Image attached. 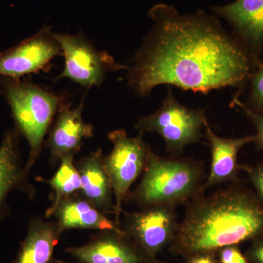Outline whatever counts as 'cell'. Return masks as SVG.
<instances>
[{"instance_id":"6","label":"cell","mask_w":263,"mask_h":263,"mask_svg":"<svg viewBox=\"0 0 263 263\" xmlns=\"http://www.w3.org/2000/svg\"><path fill=\"white\" fill-rule=\"evenodd\" d=\"M141 133L128 136L124 129H116L108 134L113 148L104 157V165L113 187L115 223L120 224L123 203L127 200L133 183L143 174L152 150Z\"/></svg>"},{"instance_id":"7","label":"cell","mask_w":263,"mask_h":263,"mask_svg":"<svg viewBox=\"0 0 263 263\" xmlns=\"http://www.w3.org/2000/svg\"><path fill=\"white\" fill-rule=\"evenodd\" d=\"M65 57V67L57 80L69 79L84 87H100L109 72L129 69L108 52L98 51L82 33H54Z\"/></svg>"},{"instance_id":"10","label":"cell","mask_w":263,"mask_h":263,"mask_svg":"<svg viewBox=\"0 0 263 263\" xmlns=\"http://www.w3.org/2000/svg\"><path fill=\"white\" fill-rule=\"evenodd\" d=\"M212 10L233 27L235 37L257 66L263 57V0H235Z\"/></svg>"},{"instance_id":"22","label":"cell","mask_w":263,"mask_h":263,"mask_svg":"<svg viewBox=\"0 0 263 263\" xmlns=\"http://www.w3.org/2000/svg\"><path fill=\"white\" fill-rule=\"evenodd\" d=\"M219 260L221 263H249L239 249L233 246L220 249Z\"/></svg>"},{"instance_id":"5","label":"cell","mask_w":263,"mask_h":263,"mask_svg":"<svg viewBox=\"0 0 263 263\" xmlns=\"http://www.w3.org/2000/svg\"><path fill=\"white\" fill-rule=\"evenodd\" d=\"M208 121L203 110L188 108L175 98L172 89L157 111L140 117L135 126L140 133H157L173 156L182 153L185 147L198 143L203 137Z\"/></svg>"},{"instance_id":"4","label":"cell","mask_w":263,"mask_h":263,"mask_svg":"<svg viewBox=\"0 0 263 263\" xmlns=\"http://www.w3.org/2000/svg\"><path fill=\"white\" fill-rule=\"evenodd\" d=\"M142 176L132 194L142 209L159 205L176 208L204 193L202 166L188 159L162 157L152 151Z\"/></svg>"},{"instance_id":"16","label":"cell","mask_w":263,"mask_h":263,"mask_svg":"<svg viewBox=\"0 0 263 263\" xmlns=\"http://www.w3.org/2000/svg\"><path fill=\"white\" fill-rule=\"evenodd\" d=\"M19 135L16 128L8 130L0 145V218L7 212L6 200L10 192L18 190L29 195L35 194L27 181L28 173L21 164Z\"/></svg>"},{"instance_id":"8","label":"cell","mask_w":263,"mask_h":263,"mask_svg":"<svg viewBox=\"0 0 263 263\" xmlns=\"http://www.w3.org/2000/svg\"><path fill=\"white\" fill-rule=\"evenodd\" d=\"M179 224L176 207L159 205L126 214L122 229L148 258L174 240Z\"/></svg>"},{"instance_id":"20","label":"cell","mask_w":263,"mask_h":263,"mask_svg":"<svg viewBox=\"0 0 263 263\" xmlns=\"http://www.w3.org/2000/svg\"><path fill=\"white\" fill-rule=\"evenodd\" d=\"M232 105L237 107L253 123L256 129L254 143L258 150H263V114L254 111L240 101L238 97L233 98Z\"/></svg>"},{"instance_id":"1","label":"cell","mask_w":263,"mask_h":263,"mask_svg":"<svg viewBox=\"0 0 263 263\" xmlns=\"http://www.w3.org/2000/svg\"><path fill=\"white\" fill-rule=\"evenodd\" d=\"M148 15L153 27L128 69L137 95L146 97L162 84L207 94L248 83L255 62L215 18L201 11L181 15L166 4L155 5Z\"/></svg>"},{"instance_id":"11","label":"cell","mask_w":263,"mask_h":263,"mask_svg":"<svg viewBox=\"0 0 263 263\" xmlns=\"http://www.w3.org/2000/svg\"><path fill=\"white\" fill-rule=\"evenodd\" d=\"M65 252L77 263H143L148 259L124 232L101 231L85 245Z\"/></svg>"},{"instance_id":"9","label":"cell","mask_w":263,"mask_h":263,"mask_svg":"<svg viewBox=\"0 0 263 263\" xmlns=\"http://www.w3.org/2000/svg\"><path fill=\"white\" fill-rule=\"evenodd\" d=\"M62 55L61 46L51 27H43L32 37L0 52V76L22 79L41 71L46 72L52 60Z\"/></svg>"},{"instance_id":"2","label":"cell","mask_w":263,"mask_h":263,"mask_svg":"<svg viewBox=\"0 0 263 263\" xmlns=\"http://www.w3.org/2000/svg\"><path fill=\"white\" fill-rule=\"evenodd\" d=\"M197 195L186 203L174 240L181 252H214L263 233V209L256 197L237 186Z\"/></svg>"},{"instance_id":"21","label":"cell","mask_w":263,"mask_h":263,"mask_svg":"<svg viewBox=\"0 0 263 263\" xmlns=\"http://www.w3.org/2000/svg\"><path fill=\"white\" fill-rule=\"evenodd\" d=\"M243 171L248 174L259 198L263 202V162L254 166H243Z\"/></svg>"},{"instance_id":"15","label":"cell","mask_w":263,"mask_h":263,"mask_svg":"<svg viewBox=\"0 0 263 263\" xmlns=\"http://www.w3.org/2000/svg\"><path fill=\"white\" fill-rule=\"evenodd\" d=\"M60 232L72 229L98 230L122 233V228L110 220L82 195H75L64 199L52 214Z\"/></svg>"},{"instance_id":"23","label":"cell","mask_w":263,"mask_h":263,"mask_svg":"<svg viewBox=\"0 0 263 263\" xmlns=\"http://www.w3.org/2000/svg\"><path fill=\"white\" fill-rule=\"evenodd\" d=\"M211 253L212 252L193 254L188 263H216L215 259Z\"/></svg>"},{"instance_id":"25","label":"cell","mask_w":263,"mask_h":263,"mask_svg":"<svg viewBox=\"0 0 263 263\" xmlns=\"http://www.w3.org/2000/svg\"><path fill=\"white\" fill-rule=\"evenodd\" d=\"M48 263H67L65 262H62V261L60 260H57V259H52L51 261H50Z\"/></svg>"},{"instance_id":"17","label":"cell","mask_w":263,"mask_h":263,"mask_svg":"<svg viewBox=\"0 0 263 263\" xmlns=\"http://www.w3.org/2000/svg\"><path fill=\"white\" fill-rule=\"evenodd\" d=\"M62 235L56 221L34 219L13 263H48Z\"/></svg>"},{"instance_id":"19","label":"cell","mask_w":263,"mask_h":263,"mask_svg":"<svg viewBox=\"0 0 263 263\" xmlns=\"http://www.w3.org/2000/svg\"><path fill=\"white\" fill-rule=\"evenodd\" d=\"M249 100L246 104L254 111L263 114V57L249 79Z\"/></svg>"},{"instance_id":"14","label":"cell","mask_w":263,"mask_h":263,"mask_svg":"<svg viewBox=\"0 0 263 263\" xmlns=\"http://www.w3.org/2000/svg\"><path fill=\"white\" fill-rule=\"evenodd\" d=\"M205 137L212 151V165L206 181L202 184V190L228 181H234L238 175V155L246 145L254 141V136L237 138H226L218 136L208 123Z\"/></svg>"},{"instance_id":"24","label":"cell","mask_w":263,"mask_h":263,"mask_svg":"<svg viewBox=\"0 0 263 263\" xmlns=\"http://www.w3.org/2000/svg\"><path fill=\"white\" fill-rule=\"evenodd\" d=\"M251 257L255 263H263V241L256 245L251 252Z\"/></svg>"},{"instance_id":"18","label":"cell","mask_w":263,"mask_h":263,"mask_svg":"<svg viewBox=\"0 0 263 263\" xmlns=\"http://www.w3.org/2000/svg\"><path fill=\"white\" fill-rule=\"evenodd\" d=\"M75 155L64 156L60 160L56 174L47 182L53 190V202L46 211V216L51 217L55 209L64 199L75 195L80 191L81 181L80 174L74 162Z\"/></svg>"},{"instance_id":"12","label":"cell","mask_w":263,"mask_h":263,"mask_svg":"<svg viewBox=\"0 0 263 263\" xmlns=\"http://www.w3.org/2000/svg\"><path fill=\"white\" fill-rule=\"evenodd\" d=\"M76 108L65 105L57 115L50 128L47 146L51 163L54 166L64 156L76 155L80 152L84 140L94 136V127L83 119L84 100Z\"/></svg>"},{"instance_id":"3","label":"cell","mask_w":263,"mask_h":263,"mask_svg":"<svg viewBox=\"0 0 263 263\" xmlns=\"http://www.w3.org/2000/svg\"><path fill=\"white\" fill-rule=\"evenodd\" d=\"M0 92L11 109L15 128L28 142L29 156L24 169L29 173L41 155L53 119L67 105L66 99L27 76L22 79L0 76Z\"/></svg>"},{"instance_id":"13","label":"cell","mask_w":263,"mask_h":263,"mask_svg":"<svg viewBox=\"0 0 263 263\" xmlns=\"http://www.w3.org/2000/svg\"><path fill=\"white\" fill-rule=\"evenodd\" d=\"M76 166L80 174L81 195L103 214H114L113 187L101 148L81 158Z\"/></svg>"}]
</instances>
